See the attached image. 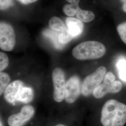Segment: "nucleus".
<instances>
[{
	"label": "nucleus",
	"mask_w": 126,
	"mask_h": 126,
	"mask_svg": "<svg viewBox=\"0 0 126 126\" xmlns=\"http://www.w3.org/2000/svg\"><path fill=\"white\" fill-rule=\"evenodd\" d=\"M64 126V125H62V124H58V125H56V126Z\"/></svg>",
	"instance_id": "nucleus-25"
},
{
	"label": "nucleus",
	"mask_w": 126,
	"mask_h": 126,
	"mask_svg": "<svg viewBox=\"0 0 126 126\" xmlns=\"http://www.w3.org/2000/svg\"><path fill=\"white\" fill-rule=\"evenodd\" d=\"M107 73L106 68L101 66L94 72L86 77L81 86L82 94L85 96L92 94L96 88L101 84Z\"/></svg>",
	"instance_id": "nucleus-4"
},
{
	"label": "nucleus",
	"mask_w": 126,
	"mask_h": 126,
	"mask_svg": "<svg viewBox=\"0 0 126 126\" xmlns=\"http://www.w3.org/2000/svg\"><path fill=\"white\" fill-rule=\"evenodd\" d=\"M117 31L122 40L126 44V22L118 25Z\"/></svg>",
	"instance_id": "nucleus-19"
},
{
	"label": "nucleus",
	"mask_w": 126,
	"mask_h": 126,
	"mask_svg": "<svg viewBox=\"0 0 126 126\" xmlns=\"http://www.w3.org/2000/svg\"><path fill=\"white\" fill-rule=\"evenodd\" d=\"M52 79L54 86L53 99L57 102H61L64 99L65 89V74L63 70L56 68L52 73Z\"/></svg>",
	"instance_id": "nucleus-6"
},
{
	"label": "nucleus",
	"mask_w": 126,
	"mask_h": 126,
	"mask_svg": "<svg viewBox=\"0 0 126 126\" xmlns=\"http://www.w3.org/2000/svg\"><path fill=\"white\" fill-rule=\"evenodd\" d=\"M68 30L74 38L80 35L84 30L83 23L78 19L68 17L66 19Z\"/></svg>",
	"instance_id": "nucleus-10"
},
{
	"label": "nucleus",
	"mask_w": 126,
	"mask_h": 126,
	"mask_svg": "<svg viewBox=\"0 0 126 126\" xmlns=\"http://www.w3.org/2000/svg\"><path fill=\"white\" fill-rule=\"evenodd\" d=\"M35 113V109L31 105L23 106L21 111L10 115L8 120L9 126H23L29 121Z\"/></svg>",
	"instance_id": "nucleus-7"
},
{
	"label": "nucleus",
	"mask_w": 126,
	"mask_h": 126,
	"mask_svg": "<svg viewBox=\"0 0 126 126\" xmlns=\"http://www.w3.org/2000/svg\"><path fill=\"white\" fill-rule=\"evenodd\" d=\"M106 52V47L102 43L88 41L77 45L72 50V54L75 59L83 60L99 59L103 56Z\"/></svg>",
	"instance_id": "nucleus-2"
},
{
	"label": "nucleus",
	"mask_w": 126,
	"mask_h": 126,
	"mask_svg": "<svg viewBox=\"0 0 126 126\" xmlns=\"http://www.w3.org/2000/svg\"><path fill=\"white\" fill-rule=\"evenodd\" d=\"M59 38L60 43L64 45L71 42L74 37L70 34L67 27L64 32H62L59 34Z\"/></svg>",
	"instance_id": "nucleus-18"
},
{
	"label": "nucleus",
	"mask_w": 126,
	"mask_h": 126,
	"mask_svg": "<svg viewBox=\"0 0 126 126\" xmlns=\"http://www.w3.org/2000/svg\"><path fill=\"white\" fill-rule=\"evenodd\" d=\"M122 88V83L115 81V76L112 72L107 73L104 77L103 83L100 84L94 90L93 94L97 99L101 98L108 93H117Z\"/></svg>",
	"instance_id": "nucleus-3"
},
{
	"label": "nucleus",
	"mask_w": 126,
	"mask_h": 126,
	"mask_svg": "<svg viewBox=\"0 0 126 126\" xmlns=\"http://www.w3.org/2000/svg\"><path fill=\"white\" fill-rule=\"evenodd\" d=\"M23 86V83L20 80H15L9 84L4 92L5 99L9 103L14 104Z\"/></svg>",
	"instance_id": "nucleus-9"
},
{
	"label": "nucleus",
	"mask_w": 126,
	"mask_h": 126,
	"mask_svg": "<svg viewBox=\"0 0 126 126\" xmlns=\"http://www.w3.org/2000/svg\"><path fill=\"white\" fill-rule=\"evenodd\" d=\"M66 0L69 3H71V4L79 5V1L80 0Z\"/></svg>",
	"instance_id": "nucleus-23"
},
{
	"label": "nucleus",
	"mask_w": 126,
	"mask_h": 126,
	"mask_svg": "<svg viewBox=\"0 0 126 126\" xmlns=\"http://www.w3.org/2000/svg\"><path fill=\"white\" fill-rule=\"evenodd\" d=\"M43 35L50 41L55 48L58 50L63 49L64 45L60 43L59 41V34L58 32L54 31L52 30L46 29L43 32Z\"/></svg>",
	"instance_id": "nucleus-11"
},
{
	"label": "nucleus",
	"mask_w": 126,
	"mask_h": 126,
	"mask_svg": "<svg viewBox=\"0 0 126 126\" xmlns=\"http://www.w3.org/2000/svg\"><path fill=\"white\" fill-rule=\"evenodd\" d=\"M34 97L33 91L29 87H23L18 94L17 100L24 103H29Z\"/></svg>",
	"instance_id": "nucleus-12"
},
{
	"label": "nucleus",
	"mask_w": 126,
	"mask_h": 126,
	"mask_svg": "<svg viewBox=\"0 0 126 126\" xmlns=\"http://www.w3.org/2000/svg\"><path fill=\"white\" fill-rule=\"evenodd\" d=\"M80 9L79 5H77L66 4L63 6V12L65 15L69 16H73L76 15L77 11Z\"/></svg>",
	"instance_id": "nucleus-17"
},
{
	"label": "nucleus",
	"mask_w": 126,
	"mask_h": 126,
	"mask_svg": "<svg viewBox=\"0 0 126 126\" xmlns=\"http://www.w3.org/2000/svg\"><path fill=\"white\" fill-rule=\"evenodd\" d=\"M9 63V60L8 56L2 52H0V72L8 67Z\"/></svg>",
	"instance_id": "nucleus-20"
},
{
	"label": "nucleus",
	"mask_w": 126,
	"mask_h": 126,
	"mask_svg": "<svg viewBox=\"0 0 126 126\" xmlns=\"http://www.w3.org/2000/svg\"><path fill=\"white\" fill-rule=\"evenodd\" d=\"M77 19L84 23H88L94 20V14L89 10H85L79 9L76 14Z\"/></svg>",
	"instance_id": "nucleus-14"
},
{
	"label": "nucleus",
	"mask_w": 126,
	"mask_h": 126,
	"mask_svg": "<svg viewBox=\"0 0 126 126\" xmlns=\"http://www.w3.org/2000/svg\"><path fill=\"white\" fill-rule=\"evenodd\" d=\"M123 2L122 5V9L124 12H126V0H121Z\"/></svg>",
	"instance_id": "nucleus-24"
},
{
	"label": "nucleus",
	"mask_w": 126,
	"mask_h": 126,
	"mask_svg": "<svg viewBox=\"0 0 126 126\" xmlns=\"http://www.w3.org/2000/svg\"><path fill=\"white\" fill-rule=\"evenodd\" d=\"M100 122L103 126H123L126 123V105L115 99L108 100L102 108Z\"/></svg>",
	"instance_id": "nucleus-1"
},
{
	"label": "nucleus",
	"mask_w": 126,
	"mask_h": 126,
	"mask_svg": "<svg viewBox=\"0 0 126 126\" xmlns=\"http://www.w3.org/2000/svg\"><path fill=\"white\" fill-rule=\"evenodd\" d=\"M14 4L13 0H0V9L1 10L8 9Z\"/></svg>",
	"instance_id": "nucleus-21"
},
{
	"label": "nucleus",
	"mask_w": 126,
	"mask_h": 126,
	"mask_svg": "<svg viewBox=\"0 0 126 126\" xmlns=\"http://www.w3.org/2000/svg\"><path fill=\"white\" fill-rule=\"evenodd\" d=\"M49 24L50 28L56 32H62L67 28L65 26L63 21L60 18L56 16L52 17L50 19Z\"/></svg>",
	"instance_id": "nucleus-13"
},
{
	"label": "nucleus",
	"mask_w": 126,
	"mask_h": 126,
	"mask_svg": "<svg viewBox=\"0 0 126 126\" xmlns=\"http://www.w3.org/2000/svg\"><path fill=\"white\" fill-rule=\"evenodd\" d=\"M81 92L80 82L77 76L71 77L66 83L64 99L68 103H74L79 97Z\"/></svg>",
	"instance_id": "nucleus-8"
},
{
	"label": "nucleus",
	"mask_w": 126,
	"mask_h": 126,
	"mask_svg": "<svg viewBox=\"0 0 126 126\" xmlns=\"http://www.w3.org/2000/svg\"><path fill=\"white\" fill-rule=\"evenodd\" d=\"M119 76L122 81L126 82V60L124 59H119L116 63Z\"/></svg>",
	"instance_id": "nucleus-15"
},
{
	"label": "nucleus",
	"mask_w": 126,
	"mask_h": 126,
	"mask_svg": "<svg viewBox=\"0 0 126 126\" xmlns=\"http://www.w3.org/2000/svg\"><path fill=\"white\" fill-rule=\"evenodd\" d=\"M0 126H2V123L1 121H0Z\"/></svg>",
	"instance_id": "nucleus-26"
},
{
	"label": "nucleus",
	"mask_w": 126,
	"mask_h": 126,
	"mask_svg": "<svg viewBox=\"0 0 126 126\" xmlns=\"http://www.w3.org/2000/svg\"><path fill=\"white\" fill-rule=\"evenodd\" d=\"M16 35L13 28L7 23H0V47L4 51L12 50L16 45Z\"/></svg>",
	"instance_id": "nucleus-5"
},
{
	"label": "nucleus",
	"mask_w": 126,
	"mask_h": 126,
	"mask_svg": "<svg viewBox=\"0 0 126 126\" xmlns=\"http://www.w3.org/2000/svg\"><path fill=\"white\" fill-rule=\"evenodd\" d=\"M17 0L23 4L27 5L35 2L37 0Z\"/></svg>",
	"instance_id": "nucleus-22"
},
{
	"label": "nucleus",
	"mask_w": 126,
	"mask_h": 126,
	"mask_svg": "<svg viewBox=\"0 0 126 126\" xmlns=\"http://www.w3.org/2000/svg\"><path fill=\"white\" fill-rule=\"evenodd\" d=\"M10 80L9 75L5 72L0 73V95L2 94L7 87L9 86Z\"/></svg>",
	"instance_id": "nucleus-16"
}]
</instances>
